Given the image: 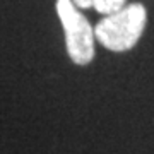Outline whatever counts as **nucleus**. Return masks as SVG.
<instances>
[{
	"instance_id": "1",
	"label": "nucleus",
	"mask_w": 154,
	"mask_h": 154,
	"mask_svg": "<svg viewBox=\"0 0 154 154\" xmlns=\"http://www.w3.org/2000/svg\"><path fill=\"white\" fill-rule=\"evenodd\" d=\"M146 26V9L140 4H130L115 14L106 16L94 28L99 43L111 51L130 50L139 41Z\"/></svg>"
},
{
	"instance_id": "2",
	"label": "nucleus",
	"mask_w": 154,
	"mask_h": 154,
	"mask_svg": "<svg viewBox=\"0 0 154 154\" xmlns=\"http://www.w3.org/2000/svg\"><path fill=\"white\" fill-rule=\"evenodd\" d=\"M57 12L65 31L69 57L77 65L89 63L94 57V29L72 0H57Z\"/></svg>"
},
{
	"instance_id": "3",
	"label": "nucleus",
	"mask_w": 154,
	"mask_h": 154,
	"mask_svg": "<svg viewBox=\"0 0 154 154\" xmlns=\"http://www.w3.org/2000/svg\"><path fill=\"white\" fill-rule=\"evenodd\" d=\"M93 7L99 14L110 16V14H115L125 7V0H94Z\"/></svg>"
},
{
	"instance_id": "4",
	"label": "nucleus",
	"mask_w": 154,
	"mask_h": 154,
	"mask_svg": "<svg viewBox=\"0 0 154 154\" xmlns=\"http://www.w3.org/2000/svg\"><path fill=\"white\" fill-rule=\"evenodd\" d=\"M74 4H75L79 9H89V7H93L94 0H72Z\"/></svg>"
}]
</instances>
